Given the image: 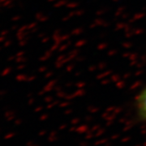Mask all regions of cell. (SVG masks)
<instances>
[{"mask_svg": "<svg viewBox=\"0 0 146 146\" xmlns=\"http://www.w3.org/2000/svg\"><path fill=\"white\" fill-rule=\"evenodd\" d=\"M136 109L139 119L143 122H146V86L136 98Z\"/></svg>", "mask_w": 146, "mask_h": 146, "instance_id": "6da1fadb", "label": "cell"}]
</instances>
